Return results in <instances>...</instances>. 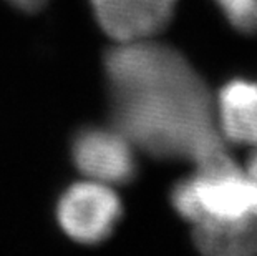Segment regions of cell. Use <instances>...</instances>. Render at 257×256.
<instances>
[{
    "label": "cell",
    "instance_id": "277c9868",
    "mask_svg": "<svg viewBox=\"0 0 257 256\" xmlns=\"http://www.w3.org/2000/svg\"><path fill=\"white\" fill-rule=\"evenodd\" d=\"M76 168L88 180L105 185L128 183L136 175L135 146L116 128H85L72 146Z\"/></svg>",
    "mask_w": 257,
    "mask_h": 256
},
{
    "label": "cell",
    "instance_id": "8992f818",
    "mask_svg": "<svg viewBox=\"0 0 257 256\" xmlns=\"http://www.w3.org/2000/svg\"><path fill=\"white\" fill-rule=\"evenodd\" d=\"M216 122L229 143L257 146V81L232 78L214 100Z\"/></svg>",
    "mask_w": 257,
    "mask_h": 256
},
{
    "label": "cell",
    "instance_id": "5b68a950",
    "mask_svg": "<svg viewBox=\"0 0 257 256\" xmlns=\"http://www.w3.org/2000/svg\"><path fill=\"white\" fill-rule=\"evenodd\" d=\"M98 24L119 42L151 39L173 19L178 0H90Z\"/></svg>",
    "mask_w": 257,
    "mask_h": 256
},
{
    "label": "cell",
    "instance_id": "9c48e42d",
    "mask_svg": "<svg viewBox=\"0 0 257 256\" xmlns=\"http://www.w3.org/2000/svg\"><path fill=\"white\" fill-rule=\"evenodd\" d=\"M245 173L254 180V182L257 183V146L255 150L250 153L249 160H247V168H245Z\"/></svg>",
    "mask_w": 257,
    "mask_h": 256
},
{
    "label": "cell",
    "instance_id": "3957f363",
    "mask_svg": "<svg viewBox=\"0 0 257 256\" xmlns=\"http://www.w3.org/2000/svg\"><path fill=\"white\" fill-rule=\"evenodd\" d=\"M62 230L75 241L100 243L121 218V201L110 185L88 180L72 185L62 195L57 206Z\"/></svg>",
    "mask_w": 257,
    "mask_h": 256
},
{
    "label": "cell",
    "instance_id": "52a82bcc",
    "mask_svg": "<svg viewBox=\"0 0 257 256\" xmlns=\"http://www.w3.org/2000/svg\"><path fill=\"white\" fill-rule=\"evenodd\" d=\"M193 241L201 253L211 256L257 254V213L227 225L193 226Z\"/></svg>",
    "mask_w": 257,
    "mask_h": 256
},
{
    "label": "cell",
    "instance_id": "7a4b0ae2",
    "mask_svg": "<svg viewBox=\"0 0 257 256\" xmlns=\"http://www.w3.org/2000/svg\"><path fill=\"white\" fill-rule=\"evenodd\" d=\"M171 205L193 226L227 225L257 213V183L237 163L196 168L171 190Z\"/></svg>",
    "mask_w": 257,
    "mask_h": 256
},
{
    "label": "cell",
    "instance_id": "6da1fadb",
    "mask_svg": "<svg viewBox=\"0 0 257 256\" xmlns=\"http://www.w3.org/2000/svg\"><path fill=\"white\" fill-rule=\"evenodd\" d=\"M113 127L135 148L196 168L234 165L206 81L176 48L119 42L105 57Z\"/></svg>",
    "mask_w": 257,
    "mask_h": 256
},
{
    "label": "cell",
    "instance_id": "ba28073f",
    "mask_svg": "<svg viewBox=\"0 0 257 256\" xmlns=\"http://www.w3.org/2000/svg\"><path fill=\"white\" fill-rule=\"evenodd\" d=\"M232 29L242 34H255L257 0H214Z\"/></svg>",
    "mask_w": 257,
    "mask_h": 256
},
{
    "label": "cell",
    "instance_id": "30bf717a",
    "mask_svg": "<svg viewBox=\"0 0 257 256\" xmlns=\"http://www.w3.org/2000/svg\"><path fill=\"white\" fill-rule=\"evenodd\" d=\"M255 34H257V4H255Z\"/></svg>",
    "mask_w": 257,
    "mask_h": 256
}]
</instances>
